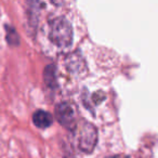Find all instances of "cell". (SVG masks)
Returning <instances> with one entry per match:
<instances>
[{"label":"cell","mask_w":158,"mask_h":158,"mask_svg":"<svg viewBox=\"0 0 158 158\" xmlns=\"http://www.w3.org/2000/svg\"><path fill=\"white\" fill-rule=\"evenodd\" d=\"M49 39L59 48H67L74 39V31L69 21L64 16L51 20L49 26Z\"/></svg>","instance_id":"6da1fadb"},{"label":"cell","mask_w":158,"mask_h":158,"mask_svg":"<svg viewBox=\"0 0 158 158\" xmlns=\"http://www.w3.org/2000/svg\"><path fill=\"white\" fill-rule=\"evenodd\" d=\"M98 139H99V133L95 126L88 121H84L78 129V135H77L78 148L82 153H92L98 144Z\"/></svg>","instance_id":"7a4b0ae2"},{"label":"cell","mask_w":158,"mask_h":158,"mask_svg":"<svg viewBox=\"0 0 158 158\" xmlns=\"http://www.w3.org/2000/svg\"><path fill=\"white\" fill-rule=\"evenodd\" d=\"M55 118L57 123L67 130L74 131L77 129V121L75 110L70 104L61 102L55 106Z\"/></svg>","instance_id":"3957f363"},{"label":"cell","mask_w":158,"mask_h":158,"mask_svg":"<svg viewBox=\"0 0 158 158\" xmlns=\"http://www.w3.org/2000/svg\"><path fill=\"white\" fill-rule=\"evenodd\" d=\"M65 65L68 72L74 75H82L86 70V63L79 52L69 54L65 60Z\"/></svg>","instance_id":"277c9868"},{"label":"cell","mask_w":158,"mask_h":158,"mask_svg":"<svg viewBox=\"0 0 158 158\" xmlns=\"http://www.w3.org/2000/svg\"><path fill=\"white\" fill-rule=\"evenodd\" d=\"M40 0H26V14L28 25L33 31H36L39 21Z\"/></svg>","instance_id":"5b68a950"},{"label":"cell","mask_w":158,"mask_h":158,"mask_svg":"<svg viewBox=\"0 0 158 158\" xmlns=\"http://www.w3.org/2000/svg\"><path fill=\"white\" fill-rule=\"evenodd\" d=\"M33 123L37 128L46 129L53 123V117L49 112L42 110H38L33 115Z\"/></svg>","instance_id":"8992f818"},{"label":"cell","mask_w":158,"mask_h":158,"mask_svg":"<svg viewBox=\"0 0 158 158\" xmlns=\"http://www.w3.org/2000/svg\"><path fill=\"white\" fill-rule=\"evenodd\" d=\"M44 84L48 88L54 89L57 85L56 80V69H55V66L50 64V65L46 66L44 70Z\"/></svg>","instance_id":"52a82bcc"},{"label":"cell","mask_w":158,"mask_h":158,"mask_svg":"<svg viewBox=\"0 0 158 158\" xmlns=\"http://www.w3.org/2000/svg\"><path fill=\"white\" fill-rule=\"evenodd\" d=\"M7 29V40L8 44H11V46H18L19 42H20V38H19V35L16 33V31L13 28V27H6Z\"/></svg>","instance_id":"ba28073f"},{"label":"cell","mask_w":158,"mask_h":158,"mask_svg":"<svg viewBox=\"0 0 158 158\" xmlns=\"http://www.w3.org/2000/svg\"><path fill=\"white\" fill-rule=\"evenodd\" d=\"M50 2L52 3L53 6H55V7H60V6H62V3H63V0H50Z\"/></svg>","instance_id":"9c48e42d"},{"label":"cell","mask_w":158,"mask_h":158,"mask_svg":"<svg viewBox=\"0 0 158 158\" xmlns=\"http://www.w3.org/2000/svg\"><path fill=\"white\" fill-rule=\"evenodd\" d=\"M65 158H74V156H72V155H67V154H66V155H65Z\"/></svg>","instance_id":"30bf717a"}]
</instances>
